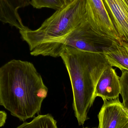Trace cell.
<instances>
[{"label": "cell", "mask_w": 128, "mask_h": 128, "mask_svg": "<svg viewBox=\"0 0 128 128\" xmlns=\"http://www.w3.org/2000/svg\"><path fill=\"white\" fill-rule=\"evenodd\" d=\"M98 114V128H121L128 122V112L119 98L104 101Z\"/></svg>", "instance_id": "5"}, {"label": "cell", "mask_w": 128, "mask_h": 128, "mask_svg": "<svg viewBox=\"0 0 128 128\" xmlns=\"http://www.w3.org/2000/svg\"><path fill=\"white\" fill-rule=\"evenodd\" d=\"M121 128H128V122Z\"/></svg>", "instance_id": "15"}, {"label": "cell", "mask_w": 128, "mask_h": 128, "mask_svg": "<svg viewBox=\"0 0 128 128\" xmlns=\"http://www.w3.org/2000/svg\"><path fill=\"white\" fill-rule=\"evenodd\" d=\"M86 19L99 34L111 41H122L114 28L102 0H86Z\"/></svg>", "instance_id": "4"}, {"label": "cell", "mask_w": 128, "mask_h": 128, "mask_svg": "<svg viewBox=\"0 0 128 128\" xmlns=\"http://www.w3.org/2000/svg\"><path fill=\"white\" fill-rule=\"evenodd\" d=\"M120 90V77L110 65L101 75L96 85L95 96L100 97L104 101L116 100L119 98Z\"/></svg>", "instance_id": "7"}, {"label": "cell", "mask_w": 128, "mask_h": 128, "mask_svg": "<svg viewBox=\"0 0 128 128\" xmlns=\"http://www.w3.org/2000/svg\"><path fill=\"white\" fill-rule=\"evenodd\" d=\"M64 0V1L66 5H67V4L71 3L72 2L74 1V0Z\"/></svg>", "instance_id": "14"}, {"label": "cell", "mask_w": 128, "mask_h": 128, "mask_svg": "<svg viewBox=\"0 0 128 128\" xmlns=\"http://www.w3.org/2000/svg\"><path fill=\"white\" fill-rule=\"evenodd\" d=\"M1 105V102H0V106Z\"/></svg>", "instance_id": "16"}, {"label": "cell", "mask_w": 128, "mask_h": 128, "mask_svg": "<svg viewBox=\"0 0 128 128\" xmlns=\"http://www.w3.org/2000/svg\"><path fill=\"white\" fill-rule=\"evenodd\" d=\"M102 0L119 36L128 44V0Z\"/></svg>", "instance_id": "6"}, {"label": "cell", "mask_w": 128, "mask_h": 128, "mask_svg": "<svg viewBox=\"0 0 128 128\" xmlns=\"http://www.w3.org/2000/svg\"><path fill=\"white\" fill-rule=\"evenodd\" d=\"M122 74L120 77V94L122 98V104L128 112V71H122Z\"/></svg>", "instance_id": "12"}, {"label": "cell", "mask_w": 128, "mask_h": 128, "mask_svg": "<svg viewBox=\"0 0 128 128\" xmlns=\"http://www.w3.org/2000/svg\"></svg>", "instance_id": "17"}, {"label": "cell", "mask_w": 128, "mask_h": 128, "mask_svg": "<svg viewBox=\"0 0 128 128\" xmlns=\"http://www.w3.org/2000/svg\"><path fill=\"white\" fill-rule=\"evenodd\" d=\"M48 88L31 62L12 60L0 68L1 105L25 122L40 110Z\"/></svg>", "instance_id": "1"}, {"label": "cell", "mask_w": 128, "mask_h": 128, "mask_svg": "<svg viewBox=\"0 0 128 128\" xmlns=\"http://www.w3.org/2000/svg\"><path fill=\"white\" fill-rule=\"evenodd\" d=\"M86 18V0H74L55 12L35 30H19L30 52L56 44L66 37Z\"/></svg>", "instance_id": "3"}, {"label": "cell", "mask_w": 128, "mask_h": 128, "mask_svg": "<svg viewBox=\"0 0 128 128\" xmlns=\"http://www.w3.org/2000/svg\"><path fill=\"white\" fill-rule=\"evenodd\" d=\"M103 54L112 67H116L121 71H128V44L121 42L112 41L108 47L104 49Z\"/></svg>", "instance_id": "9"}, {"label": "cell", "mask_w": 128, "mask_h": 128, "mask_svg": "<svg viewBox=\"0 0 128 128\" xmlns=\"http://www.w3.org/2000/svg\"><path fill=\"white\" fill-rule=\"evenodd\" d=\"M16 128H58L57 122L49 114L39 115L30 122H24Z\"/></svg>", "instance_id": "10"}, {"label": "cell", "mask_w": 128, "mask_h": 128, "mask_svg": "<svg viewBox=\"0 0 128 128\" xmlns=\"http://www.w3.org/2000/svg\"><path fill=\"white\" fill-rule=\"evenodd\" d=\"M68 73L73 95V109L79 125L88 119L87 114L95 99L96 85L110 66L103 53L66 46L60 54Z\"/></svg>", "instance_id": "2"}, {"label": "cell", "mask_w": 128, "mask_h": 128, "mask_svg": "<svg viewBox=\"0 0 128 128\" xmlns=\"http://www.w3.org/2000/svg\"><path fill=\"white\" fill-rule=\"evenodd\" d=\"M30 4L36 9L47 8L56 10L66 5L64 0H31Z\"/></svg>", "instance_id": "11"}, {"label": "cell", "mask_w": 128, "mask_h": 128, "mask_svg": "<svg viewBox=\"0 0 128 128\" xmlns=\"http://www.w3.org/2000/svg\"><path fill=\"white\" fill-rule=\"evenodd\" d=\"M30 0H0V21L20 30L26 26L22 23L18 10L28 6Z\"/></svg>", "instance_id": "8"}, {"label": "cell", "mask_w": 128, "mask_h": 128, "mask_svg": "<svg viewBox=\"0 0 128 128\" xmlns=\"http://www.w3.org/2000/svg\"><path fill=\"white\" fill-rule=\"evenodd\" d=\"M7 114L5 111L0 110V128L3 127L6 123Z\"/></svg>", "instance_id": "13"}]
</instances>
